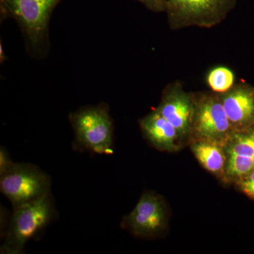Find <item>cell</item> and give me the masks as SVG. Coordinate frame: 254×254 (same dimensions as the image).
<instances>
[{
	"instance_id": "obj_11",
	"label": "cell",
	"mask_w": 254,
	"mask_h": 254,
	"mask_svg": "<svg viewBox=\"0 0 254 254\" xmlns=\"http://www.w3.org/2000/svg\"><path fill=\"white\" fill-rule=\"evenodd\" d=\"M216 142L203 141L196 142L192 147L195 156L208 171L218 173L225 163V157L222 150L215 144Z\"/></svg>"
},
{
	"instance_id": "obj_8",
	"label": "cell",
	"mask_w": 254,
	"mask_h": 254,
	"mask_svg": "<svg viewBox=\"0 0 254 254\" xmlns=\"http://www.w3.org/2000/svg\"><path fill=\"white\" fill-rule=\"evenodd\" d=\"M195 103L179 83L167 87L156 110L177 128L180 136L193 130Z\"/></svg>"
},
{
	"instance_id": "obj_2",
	"label": "cell",
	"mask_w": 254,
	"mask_h": 254,
	"mask_svg": "<svg viewBox=\"0 0 254 254\" xmlns=\"http://www.w3.org/2000/svg\"><path fill=\"white\" fill-rule=\"evenodd\" d=\"M77 149L99 155L113 153V123L105 104L88 106L70 114Z\"/></svg>"
},
{
	"instance_id": "obj_17",
	"label": "cell",
	"mask_w": 254,
	"mask_h": 254,
	"mask_svg": "<svg viewBox=\"0 0 254 254\" xmlns=\"http://www.w3.org/2000/svg\"><path fill=\"white\" fill-rule=\"evenodd\" d=\"M148 9L156 12L164 11L166 9L167 0H137Z\"/></svg>"
},
{
	"instance_id": "obj_13",
	"label": "cell",
	"mask_w": 254,
	"mask_h": 254,
	"mask_svg": "<svg viewBox=\"0 0 254 254\" xmlns=\"http://www.w3.org/2000/svg\"><path fill=\"white\" fill-rule=\"evenodd\" d=\"M227 153L229 155L254 158V131L240 132L232 136Z\"/></svg>"
},
{
	"instance_id": "obj_4",
	"label": "cell",
	"mask_w": 254,
	"mask_h": 254,
	"mask_svg": "<svg viewBox=\"0 0 254 254\" xmlns=\"http://www.w3.org/2000/svg\"><path fill=\"white\" fill-rule=\"evenodd\" d=\"M236 0H167L169 21L174 28L210 27L220 23Z\"/></svg>"
},
{
	"instance_id": "obj_10",
	"label": "cell",
	"mask_w": 254,
	"mask_h": 254,
	"mask_svg": "<svg viewBox=\"0 0 254 254\" xmlns=\"http://www.w3.org/2000/svg\"><path fill=\"white\" fill-rule=\"evenodd\" d=\"M140 126L145 138L160 150L175 149L181 137L177 128L156 109L142 119Z\"/></svg>"
},
{
	"instance_id": "obj_12",
	"label": "cell",
	"mask_w": 254,
	"mask_h": 254,
	"mask_svg": "<svg viewBox=\"0 0 254 254\" xmlns=\"http://www.w3.org/2000/svg\"><path fill=\"white\" fill-rule=\"evenodd\" d=\"M207 83L212 91L221 94L235 86V75L230 68L218 66L208 73Z\"/></svg>"
},
{
	"instance_id": "obj_6",
	"label": "cell",
	"mask_w": 254,
	"mask_h": 254,
	"mask_svg": "<svg viewBox=\"0 0 254 254\" xmlns=\"http://www.w3.org/2000/svg\"><path fill=\"white\" fill-rule=\"evenodd\" d=\"M193 130L207 141L218 143L230 136L234 128L220 95H205L195 101Z\"/></svg>"
},
{
	"instance_id": "obj_5",
	"label": "cell",
	"mask_w": 254,
	"mask_h": 254,
	"mask_svg": "<svg viewBox=\"0 0 254 254\" xmlns=\"http://www.w3.org/2000/svg\"><path fill=\"white\" fill-rule=\"evenodd\" d=\"M50 187L49 176L33 164L16 163L12 170L0 176V190L13 208L50 193Z\"/></svg>"
},
{
	"instance_id": "obj_9",
	"label": "cell",
	"mask_w": 254,
	"mask_h": 254,
	"mask_svg": "<svg viewBox=\"0 0 254 254\" xmlns=\"http://www.w3.org/2000/svg\"><path fill=\"white\" fill-rule=\"evenodd\" d=\"M222 105L234 130L254 123V90L244 85L234 86L220 95Z\"/></svg>"
},
{
	"instance_id": "obj_16",
	"label": "cell",
	"mask_w": 254,
	"mask_h": 254,
	"mask_svg": "<svg viewBox=\"0 0 254 254\" xmlns=\"http://www.w3.org/2000/svg\"><path fill=\"white\" fill-rule=\"evenodd\" d=\"M240 186L245 194L254 199V170L243 177Z\"/></svg>"
},
{
	"instance_id": "obj_1",
	"label": "cell",
	"mask_w": 254,
	"mask_h": 254,
	"mask_svg": "<svg viewBox=\"0 0 254 254\" xmlns=\"http://www.w3.org/2000/svg\"><path fill=\"white\" fill-rule=\"evenodd\" d=\"M55 215L51 193L14 208L1 245V254L24 253L26 243L53 221Z\"/></svg>"
},
{
	"instance_id": "obj_3",
	"label": "cell",
	"mask_w": 254,
	"mask_h": 254,
	"mask_svg": "<svg viewBox=\"0 0 254 254\" xmlns=\"http://www.w3.org/2000/svg\"><path fill=\"white\" fill-rule=\"evenodd\" d=\"M61 0H6L0 6L1 18H14L31 48L40 49L48 38V25L53 10Z\"/></svg>"
},
{
	"instance_id": "obj_14",
	"label": "cell",
	"mask_w": 254,
	"mask_h": 254,
	"mask_svg": "<svg viewBox=\"0 0 254 254\" xmlns=\"http://www.w3.org/2000/svg\"><path fill=\"white\" fill-rule=\"evenodd\" d=\"M254 170V158L229 155L227 173L229 176L244 177Z\"/></svg>"
},
{
	"instance_id": "obj_7",
	"label": "cell",
	"mask_w": 254,
	"mask_h": 254,
	"mask_svg": "<svg viewBox=\"0 0 254 254\" xmlns=\"http://www.w3.org/2000/svg\"><path fill=\"white\" fill-rule=\"evenodd\" d=\"M166 218L163 200L148 192L142 195L133 210L124 218L122 225L138 236H155L165 228Z\"/></svg>"
},
{
	"instance_id": "obj_15",
	"label": "cell",
	"mask_w": 254,
	"mask_h": 254,
	"mask_svg": "<svg viewBox=\"0 0 254 254\" xmlns=\"http://www.w3.org/2000/svg\"><path fill=\"white\" fill-rule=\"evenodd\" d=\"M16 164L10 158L7 150L1 146L0 148V176H2L12 170Z\"/></svg>"
},
{
	"instance_id": "obj_18",
	"label": "cell",
	"mask_w": 254,
	"mask_h": 254,
	"mask_svg": "<svg viewBox=\"0 0 254 254\" xmlns=\"http://www.w3.org/2000/svg\"><path fill=\"white\" fill-rule=\"evenodd\" d=\"M6 0H0V6H3Z\"/></svg>"
}]
</instances>
